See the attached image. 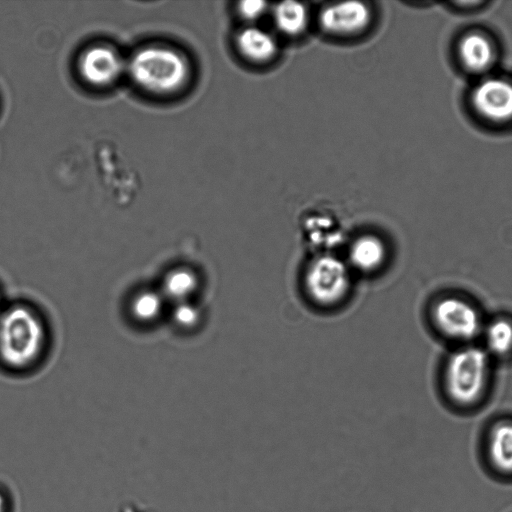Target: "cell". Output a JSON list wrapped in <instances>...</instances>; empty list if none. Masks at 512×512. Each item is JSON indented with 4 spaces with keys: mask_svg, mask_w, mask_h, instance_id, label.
<instances>
[{
    "mask_svg": "<svg viewBox=\"0 0 512 512\" xmlns=\"http://www.w3.org/2000/svg\"><path fill=\"white\" fill-rule=\"evenodd\" d=\"M197 286L195 274L184 267L170 270L162 282L161 294L176 303L187 300Z\"/></svg>",
    "mask_w": 512,
    "mask_h": 512,
    "instance_id": "11",
    "label": "cell"
},
{
    "mask_svg": "<svg viewBox=\"0 0 512 512\" xmlns=\"http://www.w3.org/2000/svg\"><path fill=\"white\" fill-rule=\"evenodd\" d=\"M164 296L161 292L144 290L137 293L130 304L132 316L143 323L156 320L164 306Z\"/></svg>",
    "mask_w": 512,
    "mask_h": 512,
    "instance_id": "15",
    "label": "cell"
},
{
    "mask_svg": "<svg viewBox=\"0 0 512 512\" xmlns=\"http://www.w3.org/2000/svg\"><path fill=\"white\" fill-rule=\"evenodd\" d=\"M488 374L487 352L474 346L463 347L448 360L445 375L447 393L459 404H472L482 396Z\"/></svg>",
    "mask_w": 512,
    "mask_h": 512,
    "instance_id": "3",
    "label": "cell"
},
{
    "mask_svg": "<svg viewBox=\"0 0 512 512\" xmlns=\"http://www.w3.org/2000/svg\"><path fill=\"white\" fill-rule=\"evenodd\" d=\"M239 52L248 60L253 62H266L270 60L277 51L274 38L266 31L247 27L241 30L236 38Z\"/></svg>",
    "mask_w": 512,
    "mask_h": 512,
    "instance_id": "10",
    "label": "cell"
},
{
    "mask_svg": "<svg viewBox=\"0 0 512 512\" xmlns=\"http://www.w3.org/2000/svg\"><path fill=\"white\" fill-rule=\"evenodd\" d=\"M351 260L364 270H371L383 261L385 250L382 242L372 236L359 238L352 246Z\"/></svg>",
    "mask_w": 512,
    "mask_h": 512,
    "instance_id": "14",
    "label": "cell"
},
{
    "mask_svg": "<svg viewBox=\"0 0 512 512\" xmlns=\"http://www.w3.org/2000/svg\"><path fill=\"white\" fill-rule=\"evenodd\" d=\"M370 10L362 2L332 4L320 13L321 27L335 35H349L363 30L370 21Z\"/></svg>",
    "mask_w": 512,
    "mask_h": 512,
    "instance_id": "8",
    "label": "cell"
},
{
    "mask_svg": "<svg viewBox=\"0 0 512 512\" xmlns=\"http://www.w3.org/2000/svg\"><path fill=\"white\" fill-rule=\"evenodd\" d=\"M174 322L182 328H190L199 320L198 310L187 301L176 303L172 312Z\"/></svg>",
    "mask_w": 512,
    "mask_h": 512,
    "instance_id": "17",
    "label": "cell"
},
{
    "mask_svg": "<svg viewBox=\"0 0 512 512\" xmlns=\"http://www.w3.org/2000/svg\"><path fill=\"white\" fill-rule=\"evenodd\" d=\"M127 60L106 43L86 47L78 57L77 72L84 84L93 89L114 86L126 74Z\"/></svg>",
    "mask_w": 512,
    "mask_h": 512,
    "instance_id": "4",
    "label": "cell"
},
{
    "mask_svg": "<svg viewBox=\"0 0 512 512\" xmlns=\"http://www.w3.org/2000/svg\"><path fill=\"white\" fill-rule=\"evenodd\" d=\"M305 283L314 300L330 304L338 301L346 292L348 277L342 263L333 258L324 257L311 264Z\"/></svg>",
    "mask_w": 512,
    "mask_h": 512,
    "instance_id": "7",
    "label": "cell"
},
{
    "mask_svg": "<svg viewBox=\"0 0 512 512\" xmlns=\"http://www.w3.org/2000/svg\"><path fill=\"white\" fill-rule=\"evenodd\" d=\"M46 340L41 318L26 306H13L0 315V358L13 369L33 365Z\"/></svg>",
    "mask_w": 512,
    "mask_h": 512,
    "instance_id": "2",
    "label": "cell"
},
{
    "mask_svg": "<svg viewBox=\"0 0 512 512\" xmlns=\"http://www.w3.org/2000/svg\"><path fill=\"white\" fill-rule=\"evenodd\" d=\"M432 317L438 330L452 339L471 340L482 330L479 312L458 297L440 299L433 307Z\"/></svg>",
    "mask_w": 512,
    "mask_h": 512,
    "instance_id": "5",
    "label": "cell"
},
{
    "mask_svg": "<svg viewBox=\"0 0 512 512\" xmlns=\"http://www.w3.org/2000/svg\"><path fill=\"white\" fill-rule=\"evenodd\" d=\"M474 110L485 120L497 124L512 121V82L500 77H487L473 89Z\"/></svg>",
    "mask_w": 512,
    "mask_h": 512,
    "instance_id": "6",
    "label": "cell"
},
{
    "mask_svg": "<svg viewBox=\"0 0 512 512\" xmlns=\"http://www.w3.org/2000/svg\"><path fill=\"white\" fill-rule=\"evenodd\" d=\"M126 75L142 93L168 98L187 86L191 65L180 49L169 44L150 43L135 50L127 59Z\"/></svg>",
    "mask_w": 512,
    "mask_h": 512,
    "instance_id": "1",
    "label": "cell"
},
{
    "mask_svg": "<svg viewBox=\"0 0 512 512\" xmlns=\"http://www.w3.org/2000/svg\"><path fill=\"white\" fill-rule=\"evenodd\" d=\"M490 455L499 469L512 471V423H501L493 429Z\"/></svg>",
    "mask_w": 512,
    "mask_h": 512,
    "instance_id": "13",
    "label": "cell"
},
{
    "mask_svg": "<svg viewBox=\"0 0 512 512\" xmlns=\"http://www.w3.org/2000/svg\"><path fill=\"white\" fill-rule=\"evenodd\" d=\"M307 10L296 1H285L274 8L276 26L284 33L295 35L302 32L307 25Z\"/></svg>",
    "mask_w": 512,
    "mask_h": 512,
    "instance_id": "12",
    "label": "cell"
},
{
    "mask_svg": "<svg viewBox=\"0 0 512 512\" xmlns=\"http://www.w3.org/2000/svg\"><path fill=\"white\" fill-rule=\"evenodd\" d=\"M266 9V3L258 0L242 1L239 4L238 11L242 17L254 20L261 16Z\"/></svg>",
    "mask_w": 512,
    "mask_h": 512,
    "instance_id": "18",
    "label": "cell"
},
{
    "mask_svg": "<svg viewBox=\"0 0 512 512\" xmlns=\"http://www.w3.org/2000/svg\"><path fill=\"white\" fill-rule=\"evenodd\" d=\"M458 53L464 67L473 73L487 71L495 60L493 42L481 32H471L459 42Z\"/></svg>",
    "mask_w": 512,
    "mask_h": 512,
    "instance_id": "9",
    "label": "cell"
},
{
    "mask_svg": "<svg viewBox=\"0 0 512 512\" xmlns=\"http://www.w3.org/2000/svg\"><path fill=\"white\" fill-rule=\"evenodd\" d=\"M485 330V342L490 352L504 355L512 350V322L499 318L490 322Z\"/></svg>",
    "mask_w": 512,
    "mask_h": 512,
    "instance_id": "16",
    "label": "cell"
},
{
    "mask_svg": "<svg viewBox=\"0 0 512 512\" xmlns=\"http://www.w3.org/2000/svg\"><path fill=\"white\" fill-rule=\"evenodd\" d=\"M13 511V499L10 494L0 488V512H12Z\"/></svg>",
    "mask_w": 512,
    "mask_h": 512,
    "instance_id": "19",
    "label": "cell"
}]
</instances>
